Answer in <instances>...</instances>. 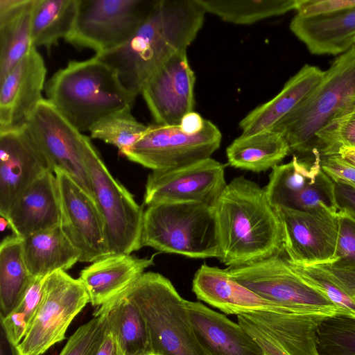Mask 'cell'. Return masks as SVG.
<instances>
[{
    "instance_id": "20",
    "label": "cell",
    "mask_w": 355,
    "mask_h": 355,
    "mask_svg": "<svg viewBox=\"0 0 355 355\" xmlns=\"http://www.w3.org/2000/svg\"><path fill=\"white\" fill-rule=\"evenodd\" d=\"M192 291L197 298L226 314L259 311L291 313L286 309L258 295L233 279L226 269L202 264L196 272Z\"/></svg>"
},
{
    "instance_id": "12",
    "label": "cell",
    "mask_w": 355,
    "mask_h": 355,
    "mask_svg": "<svg viewBox=\"0 0 355 355\" xmlns=\"http://www.w3.org/2000/svg\"><path fill=\"white\" fill-rule=\"evenodd\" d=\"M264 190L274 209L338 213L334 182L322 170L320 155L315 158L293 155L289 162L275 166Z\"/></svg>"
},
{
    "instance_id": "22",
    "label": "cell",
    "mask_w": 355,
    "mask_h": 355,
    "mask_svg": "<svg viewBox=\"0 0 355 355\" xmlns=\"http://www.w3.org/2000/svg\"><path fill=\"white\" fill-rule=\"evenodd\" d=\"M196 334L211 355H264L260 346L239 323L198 302L186 300Z\"/></svg>"
},
{
    "instance_id": "37",
    "label": "cell",
    "mask_w": 355,
    "mask_h": 355,
    "mask_svg": "<svg viewBox=\"0 0 355 355\" xmlns=\"http://www.w3.org/2000/svg\"><path fill=\"white\" fill-rule=\"evenodd\" d=\"M44 277H35L22 299L6 316H1V329L8 343L17 346L23 340L40 303Z\"/></svg>"
},
{
    "instance_id": "34",
    "label": "cell",
    "mask_w": 355,
    "mask_h": 355,
    "mask_svg": "<svg viewBox=\"0 0 355 355\" xmlns=\"http://www.w3.org/2000/svg\"><path fill=\"white\" fill-rule=\"evenodd\" d=\"M147 125L139 122L132 114L131 108H125L98 120L90 128L91 137L118 148L125 155L140 139Z\"/></svg>"
},
{
    "instance_id": "42",
    "label": "cell",
    "mask_w": 355,
    "mask_h": 355,
    "mask_svg": "<svg viewBox=\"0 0 355 355\" xmlns=\"http://www.w3.org/2000/svg\"><path fill=\"white\" fill-rule=\"evenodd\" d=\"M334 196L338 213L346 214L355 220V188L334 182Z\"/></svg>"
},
{
    "instance_id": "44",
    "label": "cell",
    "mask_w": 355,
    "mask_h": 355,
    "mask_svg": "<svg viewBox=\"0 0 355 355\" xmlns=\"http://www.w3.org/2000/svg\"><path fill=\"white\" fill-rule=\"evenodd\" d=\"M205 119L196 112H190L185 114L180 123L181 130L187 134H195L202 130Z\"/></svg>"
},
{
    "instance_id": "26",
    "label": "cell",
    "mask_w": 355,
    "mask_h": 355,
    "mask_svg": "<svg viewBox=\"0 0 355 355\" xmlns=\"http://www.w3.org/2000/svg\"><path fill=\"white\" fill-rule=\"evenodd\" d=\"M244 315L272 336L288 355H320L317 331L325 317L270 311Z\"/></svg>"
},
{
    "instance_id": "45",
    "label": "cell",
    "mask_w": 355,
    "mask_h": 355,
    "mask_svg": "<svg viewBox=\"0 0 355 355\" xmlns=\"http://www.w3.org/2000/svg\"><path fill=\"white\" fill-rule=\"evenodd\" d=\"M337 154L355 166V146H341L338 148Z\"/></svg>"
},
{
    "instance_id": "16",
    "label": "cell",
    "mask_w": 355,
    "mask_h": 355,
    "mask_svg": "<svg viewBox=\"0 0 355 355\" xmlns=\"http://www.w3.org/2000/svg\"><path fill=\"white\" fill-rule=\"evenodd\" d=\"M58 188L60 227L80 254L79 261L92 263L110 254L104 221L94 201L71 177L54 171Z\"/></svg>"
},
{
    "instance_id": "46",
    "label": "cell",
    "mask_w": 355,
    "mask_h": 355,
    "mask_svg": "<svg viewBox=\"0 0 355 355\" xmlns=\"http://www.w3.org/2000/svg\"><path fill=\"white\" fill-rule=\"evenodd\" d=\"M8 225H9V223H8V220L3 217H1V218H0V230L1 232L4 231Z\"/></svg>"
},
{
    "instance_id": "10",
    "label": "cell",
    "mask_w": 355,
    "mask_h": 355,
    "mask_svg": "<svg viewBox=\"0 0 355 355\" xmlns=\"http://www.w3.org/2000/svg\"><path fill=\"white\" fill-rule=\"evenodd\" d=\"M155 0H79L73 29L66 41L96 54L116 49L135 33Z\"/></svg>"
},
{
    "instance_id": "30",
    "label": "cell",
    "mask_w": 355,
    "mask_h": 355,
    "mask_svg": "<svg viewBox=\"0 0 355 355\" xmlns=\"http://www.w3.org/2000/svg\"><path fill=\"white\" fill-rule=\"evenodd\" d=\"M290 153L282 134L267 130L236 138L226 149L228 163L234 168L255 173L278 165Z\"/></svg>"
},
{
    "instance_id": "6",
    "label": "cell",
    "mask_w": 355,
    "mask_h": 355,
    "mask_svg": "<svg viewBox=\"0 0 355 355\" xmlns=\"http://www.w3.org/2000/svg\"><path fill=\"white\" fill-rule=\"evenodd\" d=\"M355 95V46L338 56L315 88L272 129L286 140L290 153L314 158L316 135Z\"/></svg>"
},
{
    "instance_id": "21",
    "label": "cell",
    "mask_w": 355,
    "mask_h": 355,
    "mask_svg": "<svg viewBox=\"0 0 355 355\" xmlns=\"http://www.w3.org/2000/svg\"><path fill=\"white\" fill-rule=\"evenodd\" d=\"M15 236L24 239L60 225L58 188L54 172L35 180L19 197L6 218Z\"/></svg>"
},
{
    "instance_id": "23",
    "label": "cell",
    "mask_w": 355,
    "mask_h": 355,
    "mask_svg": "<svg viewBox=\"0 0 355 355\" xmlns=\"http://www.w3.org/2000/svg\"><path fill=\"white\" fill-rule=\"evenodd\" d=\"M153 263V257L110 254L83 269L78 279L87 292L89 302L99 307L123 292Z\"/></svg>"
},
{
    "instance_id": "7",
    "label": "cell",
    "mask_w": 355,
    "mask_h": 355,
    "mask_svg": "<svg viewBox=\"0 0 355 355\" xmlns=\"http://www.w3.org/2000/svg\"><path fill=\"white\" fill-rule=\"evenodd\" d=\"M280 254L249 264L228 267L226 270L240 284L291 313L325 318L344 315Z\"/></svg>"
},
{
    "instance_id": "33",
    "label": "cell",
    "mask_w": 355,
    "mask_h": 355,
    "mask_svg": "<svg viewBox=\"0 0 355 355\" xmlns=\"http://www.w3.org/2000/svg\"><path fill=\"white\" fill-rule=\"evenodd\" d=\"M206 12L235 24H251L296 10L298 0H197Z\"/></svg>"
},
{
    "instance_id": "14",
    "label": "cell",
    "mask_w": 355,
    "mask_h": 355,
    "mask_svg": "<svg viewBox=\"0 0 355 355\" xmlns=\"http://www.w3.org/2000/svg\"><path fill=\"white\" fill-rule=\"evenodd\" d=\"M279 218L285 258L291 263L319 266L334 261L338 214L325 210L275 209Z\"/></svg>"
},
{
    "instance_id": "3",
    "label": "cell",
    "mask_w": 355,
    "mask_h": 355,
    "mask_svg": "<svg viewBox=\"0 0 355 355\" xmlns=\"http://www.w3.org/2000/svg\"><path fill=\"white\" fill-rule=\"evenodd\" d=\"M45 90L47 100L81 132L110 114L132 108L136 98L96 56L70 61L47 81Z\"/></svg>"
},
{
    "instance_id": "11",
    "label": "cell",
    "mask_w": 355,
    "mask_h": 355,
    "mask_svg": "<svg viewBox=\"0 0 355 355\" xmlns=\"http://www.w3.org/2000/svg\"><path fill=\"white\" fill-rule=\"evenodd\" d=\"M221 139L219 129L207 119L195 134L184 132L180 125L151 124L124 156L152 171L173 169L211 157Z\"/></svg>"
},
{
    "instance_id": "4",
    "label": "cell",
    "mask_w": 355,
    "mask_h": 355,
    "mask_svg": "<svg viewBox=\"0 0 355 355\" xmlns=\"http://www.w3.org/2000/svg\"><path fill=\"white\" fill-rule=\"evenodd\" d=\"M122 293L141 313L153 355H211L196 334L186 300L168 279L158 272H146Z\"/></svg>"
},
{
    "instance_id": "43",
    "label": "cell",
    "mask_w": 355,
    "mask_h": 355,
    "mask_svg": "<svg viewBox=\"0 0 355 355\" xmlns=\"http://www.w3.org/2000/svg\"><path fill=\"white\" fill-rule=\"evenodd\" d=\"M95 355H123L107 319L103 336Z\"/></svg>"
},
{
    "instance_id": "29",
    "label": "cell",
    "mask_w": 355,
    "mask_h": 355,
    "mask_svg": "<svg viewBox=\"0 0 355 355\" xmlns=\"http://www.w3.org/2000/svg\"><path fill=\"white\" fill-rule=\"evenodd\" d=\"M103 313L112 330L123 355H153L149 331L136 304L122 292L99 306L95 315Z\"/></svg>"
},
{
    "instance_id": "40",
    "label": "cell",
    "mask_w": 355,
    "mask_h": 355,
    "mask_svg": "<svg viewBox=\"0 0 355 355\" xmlns=\"http://www.w3.org/2000/svg\"><path fill=\"white\" fill-rule=\"evenodd\" d=\"M355 8V0H298L297 14L314 16Z\"/></svg>"
},
{
    "instance_id": "5",
    "label": "cell",
    "mask_w": 355,
    "mask_h": 355,
    "mask_svg": "<svg viewBox=\"0 0 355 355\" xmlns=\"http://www.w3.org/2000/svg\"><path fill=\"white\" fill-rule=\"evenodd\" d=\"M141 245L193 259H220L214 207L197 202L148 206L144 212Z\"/></svg>"
},
{
    "instance_id": "18",
    "label": "cell",
    "mask_w": 355,
    "mask_h": 355,
    "mask_svg": "<svg viewBox=\"0 0 355 355\" xmlns=\"http://www.w3.org/2000/svg\"><path fill=\"white\" fill-rule=\"evenodd\" d=\"M195 82L187 50L175 53L156 71L141 92L156 124L179 125L193 110Z\"/></svg>"
},
{
    "instance_id": "9",
    "label": "cell",
    "mask_w": 355,
    "mask_h": 355,
    "mask_svg": "<svg viewBox=\"0 0 355 355\" xmlns=\"http://www.w3.org/2000/svg\"><path fill=\"white\" fill-rule=\"evenodd\" d=\"M89 302L79 279L58 270L45 277L40 303L27 331L17 346L20 355H42L65 338L74 318Z\"/></svg>"
},
{
    "instance_id": "27",
    "label": "cell",
    "mask_w": 355,
    "mask_h": 355,
    "mask_svg": "<svg viewBox=\"0 0 355 355\" xmlns=\"http://www.w3.org/2000/svg\"><path fill=\"white\" fill-rule=\"evenodd\" d=\"M35 0H0V80L33 46L32 11Z\"/></svg>"
},
{
    "instance_id": "2",
    "label": "cell",
    "mask_w": 355,
    "mask_h": 355,
    "mask_svg": "<svg viewBox=\"0 0 355 355\" xmlns=\"http://www.w3.org/2000/svg\"><path fill=\"white\" fill-rule=\"evenodd\" d=\"M221 252L228 267L257 262L283 251L281 224L264 188L243 176L227 184L214 207Z\"/></svg>"
},
{
    "instance_id": "28",
    "label": "cell",
    "mask_w": 355,
    "mask_h": 355,
    "mask_svg": "<svg viewBox=\"0 0 355 355\" xmlns=\"http://www.w3.org/2000/svg\"><path fill=\"white\" fill-rule=\"evenodd\" d=\"M21 240L24 261L34 278L44 277L58 270L66 271L79 261V252L60 225Z\"/></svg>"
},
{
    "instance_id": "15",
    "label": "cell",
    "mask_w": 355,
    "mask_h": 355,
    "mask_svg": "<svg viewBox=\"0 0 355 355\" xmlns=\"http://www.w3.org/2000/svg\"><path fill=\"white\" fill-rule=\"evenodd\" d=\"M225 168L209 157L177 168L153 171L147 178L144 204L197 202L214 207L227 185Z\"/></svg>"
},
{
    "instance_id": "1",
    "label": "cell",
    "mask_w": 355,
    "mask_h": 355,
    "mask_svg": "<svg viewBox=\"0 0 355 355\" xmlns=\"http://www.w3.org/2000/svg\"><path fill=\"white\" fill-rule=\"evenodd\" d=\"M205 13L197 0H155L125 43L94 56L112 67L124 87L137 96L164 62L193 42Z\"/></svg>"
},
{
    "instance_id": "13",
    "label": "cell",
    "mask_w": 355,
    "mask_h": 355,
    "mask_svg": "<svg viewBox=\"0 0 355 355\" xmlns=\"http://www.w3.org/2000/svg\"><path fill=\"white\" fill-rule=\"evenodd\" d=\"M27 125L47 157L53 171H60L67 174L94 199L85 159L89 138L77 130L44 98L32 114Z\"/></svg>"
},
{
    "instance_id": "17",
    "label": "cell",
    "mask_w": 355,
    "mask_h": 355,
    "mask_svg": "<svg viewBox=\"0 0 355 355\" xmlns=\"http://www.w3.org/2000/svg\"><path fill=\"white\" fill-rule=\"evenodd\" d=\"M49 171L51 164L27 124L0 132L1 216L6 218L22 193Z\"/></svg>"
},
{
    "instance_id": "24",
    "label": "cell",
    "mask_w": 355,
    "mask_h": 355,
    "mask_svg": "<svg viewBox=\"0 0 355 355\" xmlns=\"http://www.w3.org/2000/svg\"><path fill=\"white\" fill-rule=\"evenodd\" d=\"M289 27L312 54L341 55L355 44V8L314 16L296 14Z\"/></svg>"
},
{
    "instance_id": "8",
    "label": "cell",
    "mask_w": 355,
    "mask_h": 355,
    "mask_svg": "<svg viewBox=\"0 0 355 355\" xmlns=\"http://www.w3.org/2000/svg\"><path fill=\"white\" fill-rule=\"evenodd\" d=\"M85 159L94 199L104 221L110 254H130L138 250L141 248L142 207L111 175L90 139Z\"/></svg>"
},
{
    "instance_id": "31",
    "label": "cell",
    "mask_w": 355,
    "mask_h": 355,
    "mask_svg": "<svg viewBox=\"0 0 355 355\" xmlns=\"http://www.w3.org/2000/svg\"><path fill=\"white\" fill-rule=\"evenodd\" d=\"M79 0H35L31 19V40L35 47L49 52L61 38L71 32Z\"/></svg>"
},
{
    "instance_id": "19",
    "label": "cell",
    "mask_w": 355,
    "mask_h": 355,
    "mask_svg": "<svg viewBox=\"0 0 355 355\" xmlns=\"http://www.w3.org/2000/svg\"><path fill=\"white\" fill-rule=\"evenodd\" d=\"M46 68L34 46L0 80V132L26 125L44 99Z\"/></svg>"
},
{
    "instance_id": "47",
    "label": "cell",
    "mask_w": 355,
    "mask_h": 355,
    "mask_svg": "<svg viewBox=\"0 0 355 355\" xmlns=\"http://www.w3.org/2000/svg\"><path fill=\"white\" fill-rule=\"evenodd\" d=\"M354 46H355V44H354Z\"/></svg>"
},
{
    "instance_id": "32",
    "label": "cell",
    "mask_w": 355,
    "mask_h": 355,
    "mask_svg": "<svg viewBox=\"0 0 355 355\" xmlns=\"http://www.w3.org/2000/svg\"><path fill=\"white\" fill-rule=\"evenodd\" d=\"M22 240L7 236L0 245L1 316L8 315L22 299L34 277L26 265Z\"/></svg>"
},
{
    "instance_id": "25",
    "label": "cell",
    "mask_w": 355,
    "mask_h": 355,
    "mask_svg": "<svg viewBox=\"0 0 355 355\" xmlns=\"http://www.w3.org/2000/svg\"><path fill=\"white\" fill-rule=\"evenodd\" d=\"M324 75V71L318 67L304 65L274 98L254 108L240 121L241 135L271 130L315 88Z\"/></svg>"
},
{
    "instance_id": "41",
    "label": "cell",
    "mask_w": 355,
    "mask_h": 355,
    "mask_svg": "<svg viewBox=\"0 0 355 355\" xmlns=\"http://www.w3.org/2000/svg\"><path fill=\"white\" fill-rule=\"evenodd\" d=\"M238 323L256 341L264 355H288L267 332L244 314L237 315Z\"/></svg>"
},
{
    "instance_id": "38",
    "label": "cell",
    "mask_w": 355,
    "mask_h": 355,
    "mask_svg": "<svg viewBox=\"0 0 355 355\" xmlns=\"http://www.w3.org/2000/svg\"><path fill=\"white\" fill-rule=\"evenodd\" d=\"M106 325L104 314L95 315L69 338L59 355H95Z\"/></svg>"
},
{
    "instance_id": "39",
    "label": "cell",
    "mask_w": 355,
    "mask_h": 355,
    "mask_svg": "<svg viewBox=\"0 0 355 355\" xmlns=\"http://www.w3.org/2000/svg\"><path fill=\"white\" fill-rule=\"evenodd\" d=\"M320 166L322 170L334 182L345 184L355 188V166L339 155L321 156Z\"/></svg>"
},
{
    "instance_id": "36",
    "label": "cell",
    "mask_w": 355,
    "mask_h": 355,
    "mask_svg": "<svg viewBox=\"0 0 355 355\" xmlns=\"http://www.w3.org/2000/svg\"><path fill=\"white\" fill-rule=\"evenodd\" d=\"M317 345L320 355H355V318H324L318 328Z\"/></svg>"
},
{
    "instance_id": "35",
    "label": "cell",
    "mask_w": 355,
    "mask_h": 355,
    "mask_svg": "<svg viewBox=\"0 0 355 355\" xmlns=\"http://www.w3.org/2000/svg\"><path fill=\"white\" fill-rule=\"evenodd\" d=\"M343 145L355 146V95L352 96L316 135L315 155L337 154Z\"/></svg>"
}]
</instances>
